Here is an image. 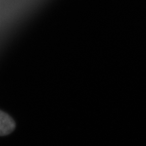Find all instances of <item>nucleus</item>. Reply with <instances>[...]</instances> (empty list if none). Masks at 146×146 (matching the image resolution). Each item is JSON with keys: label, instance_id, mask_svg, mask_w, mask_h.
<instances>
[{"label": "nucleus", "instance_id": "f257e3e1", "mask_svg": "<svg viewBox=\"0 0 146 146\" xmlns=\"http://www.w3.org/2000/svg\"><path fill=\"white\" fill-rule=\"evenodd\" d=\"M15 127L16 124L14 120L8 114L0 110V136L10 134Z\"/></svg>", "mask_w": 146, "mask_h": 146}]
</instances>
